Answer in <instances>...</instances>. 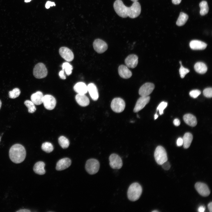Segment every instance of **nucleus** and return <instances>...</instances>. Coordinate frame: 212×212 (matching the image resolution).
<instances>
[{
	"instance_id": "nucleus-1",
	"label": "nucleus",
	"mask_w": 212,
	"mask_h": 212,
	"mask_svg": "<svg viewBox=\"0 0 212 212\" xmlns=\"http://www.w3.org/2000/svg\"><path fill=\"white\" fill-rule=\"evenodd\" d=\"M114 9L120 16L125 18L129 16L131 18L138 17L141 11V7L138 1L134 2L130 7L125 6L121 0H116L113 4Z\"/></svg>"
},
{
	"instance_id": "nucleus-2",
	"label": "nucleus",
	"mask_w": 212,
	"mask_h": 212,
	"mask_svg": "<svg viewBox=\"0 0 212 212\" xmlns=\"http://www.w3.org/2000/svg\"><path fill=\"white\" fill-rule=\"evenodd\" d=\"M26 152L24 147L21 145L16 144L10 148L9 152L11 160L15 163H19L25 159Z\"/></svg>"
},
{
	"instance_id": "nucleus-3",
	"label": "nucleus",
	"mask_w": 212,
	"mask_h": 212,
	"mask_svg": "<svg viewBox=\"0 0 212 212\" xmlns=\"http://www.w3.org/2000/svg\"><path fill=\"white\" fill-rule=\"evenodd\" d=\"M142 188L138 183L135 182L132 183L129 187L127 192L128 199L132 201L138 200L142 193Z\"/></svg>"
},
{
	"instance_id": "nucleus-4",
	"label": "nucleus",
	"mask_w": 212,
	"mask_h": 212,
	"mask_svg": "<svg viewBox=\"0 0 212 212\" xmlns=\"http://www.w3.org/2000/svg\"><path fill=\"white\" fill-rule=\"evenodd\" d=\"M154 156L156 163L160 165L167 161L168 158L166 151L161 146L157 147L155 151Z\"/></svg>"
},
{
	"instance_id": "nucleus-5",
	"label": "nucleus",
	"mask_w": 212,
	"mask_h": 212,
	"mask_svg": "<svg viewBox=\"0 0 212 212\" xmlns=\"http://www.w3.org/2000/svg\"><path fill=\"white\" fill-rule=\"evenodd\" d=\"M100 168V163L97 159L91 158L86 161L85 168L86 171L91 175L94 174L98 171Z\"/></svg>"
},
{
	"instance_id": "nucleus-6",
	"label": "nucleus",
	"mask_w": 212,
	"mask_h": 212,
	"mask_svg": "<svg viewBox=\"0 0 212 212\" xmlns=\"http://www.w3.org/2000/svg\"><path fill=\"white\" fill-rule=\"evenodd\" d=\"M33 74L35 78L42 79L47 76V70L43 63H39L34 66L33 70Z\"/></svg>"
},
{
	"instance_id": "nucleus-7",
	"label": "nucleus",
	"mask_w": 212,
	"mask_h": 212,
	"mask_svg": "<svg viewBox=\"0 0 212 212\" xmlns=\"http://www.w3.org/2000/svg\"><path fill=\"white\" fill-rule=\"evenodd\" d=\"M125 103L124 100L120 98H115L112 100L111 107L115 112L120 113L122 112L125 107Z\"/></svg>"
},
{
	"instance_id": "nucleus-8",
	"label": "nucleus",
	"mask_w": 212,
	"mask_h": 212,
	"mask_svg": "<svg viewBox=\"0 0 212 212\" xmlns=\"http://www.w3.org/2000/svg\"><path fill=\"white\" fill-rule=\"evenodd\" d=\"M109 164L111 167L114 169H120L122 166V162L121 158L118 155L113 153L109 157Z\"/></svg>"
},
{
	"instance_id": "nucleus-9",
	"label": "nucleus",
	"mask_w": 212,
	"mask_h": 212,
	"mask_svg": "<svg viewBox=\"0 0 212 212\" xmlns=\"http://www.w3.org/2000/svg\"><path fill=\"white\" fill-rule=\"evenodd\" d=\"M42 103L45 108L51 110L55 107L56 101L55 98L52 95H46L44 96Z\"/></svg>"
},
{
	"instance_id": "nucleus-10",
	"label": "nucleus",
	"mask_w": 212,
	"mask_h": 212,
	"mask_svg": "<svg viewBox=\"0 0 212 212\" xmlns=\"http://www.w3.org/2000/svg\"><path fill=\"white\" fill-rule=\"evenodd\" d=\"M93 44L95 51L100 54L105 52L108 48V46L106 42L100 39H98L95 40Z\"/></svg>"
},
{
	"instance_id": "nucleus-11",
	"label": "nucleus",
	"mask_w": 212,
	"mask_h": 212,
	"mask_svg": "<svg viewBox=\"0 0 212 212\" xmlns=\"http://www.w3.org/2000/svg\"><path fill=\"white\" fill-rule=\"evenodd\" d=\"M154 88L155 85L153 84L150 82L146 83L140 88L139 94L141 96H148L152 93Z\"/></svg>"
},
{
	"instance_id": "nucleus-12",
	"label": "nucleus",
	"mask_w": 212,
	"mask_h": 212,
	"mask_svg": "<svg viewBox=\"0 0 212 212\" xmlns=\"http://www.w3.org/2000/svg\"><path fill=\"white\" fill-rule=\"evenodd\" d=\"M150 96H141L138 100L133 110L135 112H137L143 109L149 102Z\"/></svg>"
},
{
	"instance_id": "nucleus-13",
	"label": "nucleus",
	"mask_w": 212,
	"mask_h": 212,
	"mask_svg": "<svg viewBox=\"0 0 212 212\" xmlns=\"http://www.w3.org/2000/svg\"><path fill=\"white\" fill-rule=\"evenodd\" d=\"M195 187L198 193L203 196L206 197L210 194V191L208 187L206 184L204 183H196Z\"/></svg>"
},
{
	"instance_id": "nucleus-14",
	"label": "nucleus",
	"mask_w": 212,
	"mask_h": 212,
	"mask_svg": "<svg viewBox=\"0 0 212 212\" xmlns=\"http://www.w3.org/2000/svg\"><path fill=\"white\" fill-rule=\"evenodd\" d=\"M59 52L61 57L67 61H71L74 59L73 53L67 47H61L59 49Z\"/></svg>"
},
{
	"instance_id": "nucleus-15",
	"label": "nucleus",
	"mask_w": 212,
	"mask_h": 212,
	"mask_svg": "<svg viewBox=\"0 0 212 212\" xmlns=\"http://www.w3.org/2000/svg\"><path fill=\"white\" fill-rule=\"evenodd\" d=\"M125 62L128 67L135 68L136 67L138 63V57L134 54L129 55L125 58Z\"/></svg>"
},
{
	"instance_id": "nucleus-16",
	"label": "nucleus",
	"mask_w": 212,
	"mask_h": 212,
	"mask_svg": "<svg viewBox=\"0 0 212 212\" xmlns=\"http://www.w3.org/2000/svg\"><path fill=\"white\" fill-rule=\"evenodd\" d=\"M71 160L67 158L59 160L56 164V169L59 171L68 168L71 165Z\"/></svg>"
},
{
	"instance_id": "nucleus-17",
	"label": "nucleus",
	"mask_w": 212,
	"mask_h": 212,
	"mask_svg": "<svg viewBox=\"0 0 212 212\" xmlns=\"http://www.w3.org/2000/svg\"><path fill=\"white\" fill-rule=\"evenodd\" d=\"M118 72L120 76L124 79H128L132 74L128 67L124 65H121L119 67Z\"/></svg>"
},
{
	"instance_id": "nucleus-18",
	"label": "nucleus",
	"mask_w": 212,
	"mask_h": 212,
	"mask_svg": "<svg viewBox=\"0 0 212 212\" xmlns=\"http://www.w3.org/2000/svg\"><path fill=\"white\" fill-rule=\"evenodd\" d=\"M189 45L191 49L195 50L204 49L207 46V44L205 43L197 40H194L191 41Z\"/></svg>"
},
{
	"instance_id": "nucleus-19",
	"label": "nucleus",
	"mask_w": 212,
	"mask_h": 212,
	"mask_svg": "<svg viewBox=\"0 0 212 212\" xmlns=\"http://www.w3.org/2000/svg\"><path fill=\"white\" fill-rule=\"evenodd\" d=\"M87 88L92 99L93 100H97L99 97V94L96 86L94 83H90L88 85Z\"/></svg>"
},
{
	"instance_id": "nucleus-20",
	"label": "nucleus",
	"mask_w": 212,
	"mask_h": 212,
	"mask_svg": "<svg viewBox=\"0 0 212 212\" xmlns=\"http://www.w3.org/2000/svg\"><path fill=\"white\" fill-rule=\"evenodd\" d=\"M75 98L77 102L81 106L85 107L90 103L88 98L85 94H78L76 95Z\"/></svg>"
},
{
	"instance_id": "nucleus-21",
	"label": "nucleus",
	"mask_w": 212,
	"mask_h": 212,
	"mask_svg": "<svg viewBox=\"0 0 212 212\" xmlns=\"http://www.w3.org/2000/svg\"><path fill=\"white\" fill-rule=\"evenodd\" d=\"M44 95L40 91H37L33 94L31 96V101L37 105L41 104L43 102Z\"/></svg>"
},
{
	"instance_id": "nucleus-22",
	"label": "nucleus",
	"mask_w": 212,
	"mask_h": 212,
	"mask_svg": "<svg viewBox=\"0 0 212 212\" xmlns=\"http://www.w3.org/2000/svg\"><path fill=\"white\" fill-rule=\"evenodd\" d=\"M73 88L75 91L79 94H85L88 91L87 86L84 83L82 82L77 83Z\"/></svg>"
},
{
	"instance_id": "nucleus-23",
	"label": "nucleus",
	"mask_w": 212,
	"mask_h": 212,
	"mask_svg": "<svg viewBox=\"0 0 212 212\" xmlns=\"http://www.w3.org/2000/svg\"><path fill=\"white\" fill-rule=\"evenodd\" d=\"M183 119L185 123L190 126L194 127L197 125L196 118L191 114H187L185 115L183 117Z\"/></svg>"
},
{
	"instance_id": "nucleus-24",
	"label": "nucleus",
	"mask_w": 212,
	"mask_h": 212,
	"mask_svg": "<svg viewBox=\"0 0 212 212\" xmlns=\"http://www.w3.org/2000/svg\"><path fill=\"white\" fill-rule=\"evenodd\" d=\"M45 166V163L42 161H39L37 162L33 167V170L36 174L40 175H42L45 173V170L44 168Z\"/></svg>"
},
{
	"instance_id": "nucleus-25",
	"label": "nucleus",
	"mask_w": 212,
	"mask_h": 212,
	"mask_svg": "<svg viewBox=\"0 0 212 212\" xmlns=\"http://www.w3.org/2000/svg\"><path fill=\"white\" fill-rule=\"evenodd\" d=\"M194 69L196 72L200 74L206 73L207 70V67L206 65L201 62L196 63L194 66Z\"/></svg>"
},
{
	"instance_id": "nucleus-26",
	"label": "nucleus",
	"mask_w": 212,
	"mask_h": 212,
	"mask_svg": "<svg viewBox=\"0 0 212 212\" xmlns=\"http://www.w3.org/2000/svg\"><path fill=\"white\" fill-rule=\"evenodd\" d=\"M193 139L192 134L190 132H186L183 138V147L185 149L188 148L190 146Z\"/></svg>"
},
{
	"instance_id": "nucleus-27",
	"label": "nucleus",
	"mask_w": 212,
	"mask_h": 212,
	"mask_svg": "<svg viewBox=\"0 0 212 212\" xmlns=\"http://www.w3.org/2000/svg\"><path fill=\"white\" fill-rule=\"evenodd\" d=\"M188 16L187 14L183 12H180L176 22V24L179 26H182L186 23Z\"/></svg>"
},
{
	"instance_id": "nucleus-28",
	"label": "nucleus",
	"mask_w": 212,
	"mask_h": 212,
	"mask_svg": "<svg viewBox=\"0 0 212 212\" xmlns=\"http://www.w3.org/2000/svg\"><path fill=\"white\" fill-rule=\"evenodd\" d=\"M199 6L200 8V14L201 16H204L207 14L209 11V8L207 2L205 1H201Z\"/></svg>"
},
{
	"instance_id": "nucleus-29",
	"label": "nucleus",
	"mask_w": 212,
	"mask_h": 212,
	"mask_svg": "<svg viewBox=\"0 0 212 212\" xmlns=\"http://www.w3.org/2000/svg\"><path fill=\"white\" fill-rule=\"evenodd\" d=\"M58 142L60 146L63 149L67 148L69 144V141L68 139L63 136L59 138Z\"/></svg>"
},
{
	"instance_id": "nucleus-30",
	"label": "nucleus",
	"mask_w": 212,
	"mask_h": 212,
	"mask_svg": "<svg viewBox=\"0 0 212 212\" xmlns=\"http://www.w3.org/2000/svg\"><path fill=\"white\" fill-rule=\"evenodd\" d=\"M24 104L27 107L29 113H32L36 111V108L34 104L31 101L26 100L25 101Z\"/></svg>"
},
{
	"instance_id": "nucleus-31",
	"label": "nucleus",
	"mask_w": 212,
	"mask_h": 212,
	"mask_svg": "<svg viewBox=\"0 0 212 212\" xmlns=\"http://www.w3.org/2000/svg\"><path fill=\"white\" fill-rule=\"evenodd\" d=\"M41 148L42 150L47 153L51 152L54 149V147L52 144L49 142H45L43 143L42 145Z\"/></svg>"
},
{
	"instance_id": "nucleus-32",
	"label": "nucleus",
	"mask_w": 212,
	"mask_h": 212,
	"mask_svg": "<svg viewBox=\"0 0 212 212\" xmlns=\"http://www.w3.org/2000/svg\"><path fill=\"white\" fill-rule=\"evenodd\" d=\"M62 67V70L65 71L67 75H69L71 74L73 69V67L69 63L65 62L63 63Z\"/></svg>"
},
{
	"instance_id": "nucleus-33",
	"label": "nucleus",
	"mask_w": 212,
	"mask_h": 212,
	"mask_svg": "<svg viewBox=\"0 0 212 212\" xmlns=\"http://www.w3.org/2000/svg\"><path fill=\"white\" fill-rule=\"evenodd\" d=\"M21 91L19 89L15 88L12 90L10 91L9 92V97L11 99H14L18 97L20 95Z\"/></svg>"
},
{
	"instance_id": "nucleus-34",
	"label": "nucleus",
	"mask_w": 212,
	"mask_h": 212,
	"mask_svg": "<svg viewBox=\"0 0 212 212\" xmlns=\"http://www.w3.org/2000/svg\"><path fill=\"white\" fill-rule=\"evenodd\" d=\"M179 62L180 64V67L179 69V73L180 77L183 78L186 75L190 72V71L188 69L183 67L181 61H180Z\"/></svg>"
},
{
	"instance_id": "nucleus-35",
	"label": "nucleus",
	"mask_w": 212,
	"mask_h": 212,
	"mask_svg": "<svg viewBox=\"0 0 212 212\" xmlns=\"http://www.w3.org/2000/svg\"><path fill=\"white\" fill-rule=\"evenodd\" d=\"M167 102H162L157 107V110L159 111L160 115H161L163 114V110L167 106Z\"/></svg>"
},
{
	"instance_id": "nucleus-36",
	"label": "nucleus",
	"mask_w": 212,
	"mask_h": 212,
	"mask_svg": "<svg viewBox=\"0 0 212 212\" xmlns=\"http://www.w3.org/2000/svg\"><path fill=\"white\" fill-rule=\"evenodd\" d=\"M204 95L208 98H211L212 97V89L211 87H208L205 89L203 91Z\"/></svg>"
},
{
	"instance_id": "nucleus-37",
	"label": "nucleus",
	"mask_w": 212,
	"mask_h": 212,
	"mask_svg": "<svg viewBox=\"0 0 212 212\" xmlns=\"http://www.w3.org/2000/svg\"><path fill=\"white\" fill-rule=\"evenodd\" d=\"M201 93V92L198 90H193L189 92V95L191 97L196 98H197Z\"/></svg>"
},
{
	"instance_id": "nucleus-38",
	"label": "nucleus",
	"mask_w": 212,
	"mask_h": 212,
	"mask_svg": "<svg viewBox=\"0 0 212 212\" xmlns=\"http://www.w3.org/2000/svg\"><path fill=\"white\" fill-rule=\"evenodd\" d=\"M161 165L164 169L166 170H169L170 167V164L168 161L164 162Z\"/></svg>"
},
{
	"instance_id": "nucleus-39",
	"label": "nucleus",
	"mask_w": 212,
	"mask_h": 212,
	"mask_svg": "<svg viewBox=\"0 0 212 212\" xmlns=\"http://www.w3.org/2000/svg\"><path fill=\"white\" fill-rule=\"evenodd\" d=\"M55 6V3L54 2H52L50 1H47L45 5V7L47 9H49L50 6Z\"/></svg>"
},
{
	"instance_id": "nucleus-40",
	"label": "nucleus",
	"mask_w": 212,
	"mask_h": 212,
	"mask_svg": "<svg viewBox=\"0 0 212 212\" xmlns=\"http://www.w3.org/2000/svg\"><path fill=\"white\" fill-rule=\"evenodd\" d=\"M177 145L178 146H180L183 144V138L180 137L178 138L177 140Z\"/></svg>"
},
{
	"instance_id": "nucleus-41",
	"label": "nucleus",
	"mask_w": 212,
	"mask_h": 212,
	"mask_svg": "<svg viewBox=\"0 0 212 212\" xmlns=\"http://www.w3.org/2000/svg\"><path fill=\"white\" fill-rule=\"evenodd\" d=\"M59 75L60 78L62 79H66V77L64 74V71L62 70L60 71L59 73Z\"/></svg>"
},
{
	"instance_id": "nucleus-42",
	"label": "nucleus",
	"mask_w": 212,
	"mask_h": 212,
	"mask_svg": "<svg viewBox=\"0 0 212 212\" xmlns=\"http://www.w3.org/2000/svg\"><path fill=\"white\" fill-rule=\"evenodd\" d=\"M173 123L174 125L178 126L180 125V122L179 119L176 118L174 120Z\"/></svg>"
},
{
	"instance_id": "nucleus-43",
	"label": "nucleus",
	"mask_w": 212,
	"mask_h": 212,
	"mask_svg": "<svg viewBox=\"0 0 212 212\" xmlns=\"http://www.w3.org/2000/svg\"><path fill=\"white\" fill-rule=\"evenodd\" d=\"M205 210V207L203 206H200L198 208V211L199 212H203Z\"/></svg>"
},
{
	"instance_id": "nucleus-44",
	"label": "nucleus",
	"mask_w": 212,
	"mask_h": 212,
	"mask_svg": "<svg viewBox=\"0 0 212 212\" xmlns=\"http://www.w3.org/2000/svg\"><path fill=\"white\" fill-rule=\"evenodd\" d=\"M181 1V0H172V3L175 5L179 4Z\"/></svg>"
},
{
	"instance_id": "nucleus-45",
	"label": "nucleus",
	"mask_w": 212,
	"mask_h": 212,
	"mask_svg": "<svg viewBox=\"0 0 212 212\" xmlns=\"http://www.w3.org/2000/svg\"><path fill=\"white\" fill-rule=\"evenodd\" d=\"M208 206L209 211L211 212L212 211V202H211L208 204Z\"/></svg>"
},
{
	"instance_id": "nucleus-46",
	"label": "nucleus",
	"mask_w": 212,
	"mask_h": 212,
	"mask_svg": "<svg viewBox=\"0 0 212 212\" xmlns=\"http://www.w3.org/2000/svg\"><path fill=\"white\" fill-rule=\"evenodd\" d=\"M16 212H30L31 211L27 209H22L17 211Z\"/></svg>"
},
{
	"instance_id": "nucleus-47",
	"label": "nucleus",
	"mask_w": 212,
	"mask_h": 212,
	"mask_svg": "<svg viewBox=\"0 0 212 212\" xmlns=\"http://www.w3.org/2000/svg\"><path fill=\"white\" fill-rule=\"evenodd\" d=\"M158 117V115H157V113H156V114H155V116H154V119H155V120L157 118V117Z\"/></svg>"
},
{
	"instance_id": "nucleus-48",
	"label": "nucleus",
	"mask_w": 212,
	"mask_h": 212,
	"mask_svg": "<svg viewBox=\"0 0 212 212\" xmlns=\"http://www.w3.org/2000/svg\"><path fill=\"white\" fill-rule=\"evenodd\" d=\"M2 105V102L1 100H0V110L1 109Z\"/></svg>"
},
{
	"instance_id": "nucleus-49",
	"label": "nucleus",
	"mask_w": 212,
	"mask_h": 212,
	"mask_svg": "<svg viewBox=\"0 0 212 212\" xmlns=\"http://www.w3.org/2000/svg\"><path fill=\"white\" fill-rule=\"evenodd\" d=\"M31 0H25V1L26 2H29Z\"/></svg>"
},
{
	"instance_id": "nucleus-50",
	"label": "nucleus",
	"mask_w": 212,
	"mask_h": 212,
	"mask_svg": "<svg viewBox=\"0 0 212 212\" xmlns=\"http://www.w3.org/2000/svg\"><path fill=\"white\" fill-rule=\"evenodd\" d=\"M131 0L134 2L138 1V0Z\"/></svg>"
},
{
	"instance_id": "nucleus-51",
	"label": "nucleus",
	"mask_w": 212,
	"mask_h": 212,
	"mask_svg": "<svg viewBox=\"0 0 212 212\" xmlns=\"http://www.w3.org/2000/svg\"><path fill=\"white\" fill-rule=\"evenodd\" d=\"M152 212H158V211L157 210H154L152 211Z\"/></svg>"
},
{
	"instance_id": "nucleus-52",
	"label": "nucleus",
	"mask_w": 212,
	"mask_h": 212,
	"mask_svg": "<svg viewBox=\"0 0 212 212\" xmlns=\"http://www.w3.org/2000/svg\"><path fill=\"white\" fill-rule=\"evenodd\" d=\"M0 141H1V138L0 137Z\"/></svg>"
}]
</instances>
